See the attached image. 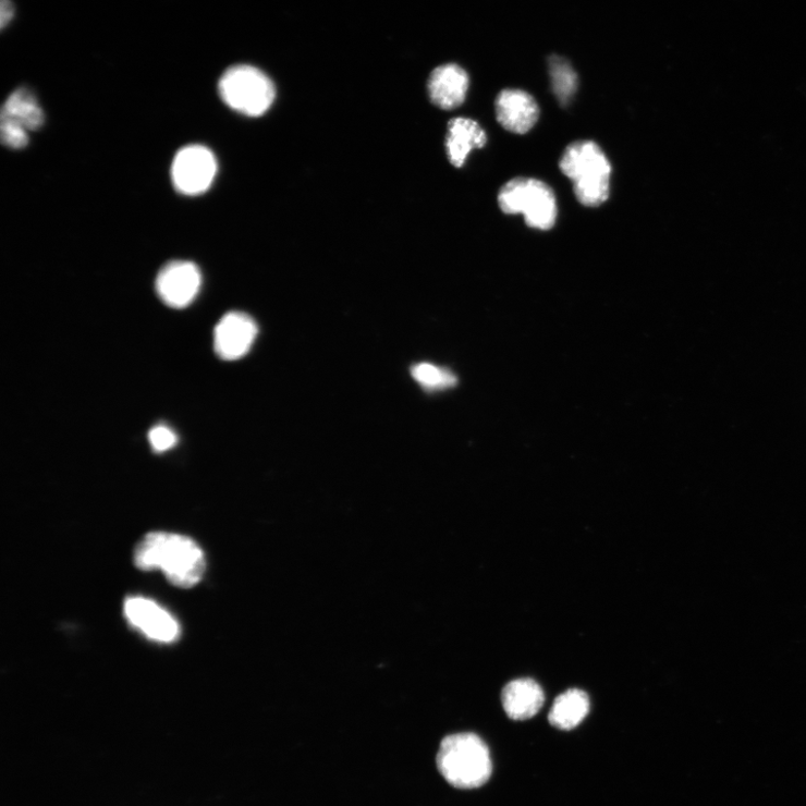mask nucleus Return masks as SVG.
I'll return each mask as SVG.
<instances>
[{"label": "nucleus", "mask_w": 806, "mask_h": 806, "mask_svg": "<svg viewBox=\"0 0 806 806\" xmlns=\"http://www.w3.org/2000/svg\"><path fill=\"white\" fill-rule=\"evenodd\" d=\"M590 709L589 697L579 689L560 695L549 712V722L560 731H572L583 722Z\"/></svg>", "instance_id": "15"}, {"label": "nucleus", "mask_w": 806, "mask_h": 806, "mask_svg": "<svg viewBox=\"0 0 806 806\" xmlns=\"http://www.w3.org/2000/svg\"><path fill=\"white\" fill-rule=\"evenodd\" d=\"M468 85V75L461 66L441 65L435 69L429 77V96L437 107L452 110L464 103Z\"/></svg>", "instance_id": "11"}, {"label": "nucleus", "mask_w": 806, "mask_h": 806, "mask_svg": "<svg viewBox=\"0 0 806 806\" xmlns=\"http://www.w3.org/2000/svg\"><path fill=\"white\" fill-rule=\"evenodd\" d=\"M436 761L441 777L456 789L480 787L490 780L493 771L488 745L471 733L455 734L443 740Z\"/></svg>", "instance_id": "2"}, {"label": "nucleus", "mask_w": 806, "mask_h": 806, "mask_svg": "<svg viewBox=\"0 0 806 806\" xmlns=\"http://www.w3.org/2000/svg\"><path fill=\"white\" fill-rule=\"evenodd\" d=\"M148 440L154 452L164 453L175 445L178 437L169 427L159 425L150 429Z\"/></svg>", "instance_id": "18"}, {"label": "nucleus", "mask_w": 806, "mask_h": 806, "mask_svg": "<svg viewBox=\"0 0 806 806\" xmlns=\"http://www.w3.org/2000/svg\"><path fill=\"white\" fill-rule=\"evenodd\" d=\"M552 90L562 106H567L578 87V76L572 64L562 58L549 60Z\"/></svg>", "instance_id": "16"}, {"label": "nucleus", "mask_w": 806, "mask_h": 806, "mask_svg": "<svg viewBox=\"0 0 806 806\" xmlns=\"http://www.w3.org/2000/svg\"><path fill=\"white\" fill-rule=\"evenodd\" d=\"M15 15V7L12 0H2L0 3V27L3 29L12 22Z\"/></svg>", "instance_id": "19"}, {"label": "nucleus", "mask_w": 806, "mask_h": 806, "mask_svg": "<svg viewBox=\"0 0 806 806\" xmlns=\"http://www.w3.org/2000/svg\"><path fill=\"white\" fill-rule=\"evenodd\" d=\"M486 144L487 134L476 121L468 118L451 120L447 148L450 161L455 168H462L469 152Z\"/></svg>", "instance_id": "14"}, {"label": "nucleus", "mask_w": 806, "mask_h": 806, "mask_svg": "<svg viewBox=\"0 0 806 806\" xmlns=\"http://www.w3.org/2000/svg\"><path fill=\"white\" fill-rule=\"evenodd\" d=\"M217 173V158L206 146H185L174 157L172 181L175 190L183 195L206 193L212 186Z\"/></svg>", "instance_id": "6"}, {"label": "nucleus", "mask_w": 806, "mask_h": 806, "mask_svg": "<svg viewBox=\"0 0 806 806\" xmlns=\"http://www.w3.org/2000/svg\"><path fill=\"white\" fill-rule=\"evenodd\" d=\"M414 379L429 391L447 390L457 383L456 376L448 369L431 365V363H419L412 369Z\"/></svg>", "instance_id": "17"}, {"label": "nucleus", "mask_w": 806, "mask_h": 806, "mask_svg": "<svg viewBox=\"0 0 806 806\" xmlns=\"http://www.w3.org/2000/svg\"><path fill=\"white\" fill-rule=\"evenodd\" d=\"M134 561L143 572L161 571L168 581L188 589L204 578L207 562L204 550L188 537L150 533L137 545Z\"/></svg>", "instance_id": "1"}, {"label": "nucleus", "mask_w": 806, "mask_h": 806, "mask_svg": "<svg viewBox=\"0 0 806 806\" xmlns=\"http://www.w3.org/2000/svg\"><path fill=\"white\" fill-rule=\"evenodd\" d=\"M545 704V694L533 679H517L508 683L502 692V705L512 720L535 717Z\"/></svg>", "instance_id": "12"}, {"label": "nucleus", "mask_w": 806, "mask_h": 806, "mask_svg": "<svg viewBox=\"0 0 806 806\" xmlns=\"http://www.w3.org/2000/svg\"><path fill=\"white\" fill-rule=\"evenodd\" d=\"M559 168L574 183L575 195L583 206L595 208L608 200L612 167L596 143L582 141L570 145Z\"/></svg>", "instance_id": "3"}, {"label": "nucleus", "mask_w": 806, "mask_h": 806, "mask_svg": "<svg viewBox=\"0 0 806 806\" xmlns=\"http://www.w3.org/2000/svg\"><path fill=\"white\" fill-rule=\"evenodd\" d=\"M500 209L506 215H523L530 228L550 230L557 219L553 191L535 179H514L499 193Z\"/></svg>", "instance_id": "5"}, {"label": "nucleus", "mask_w": 806, "mask_h": 806, "mask_svg": "<svg viewBox=\"0 0 806 806\" xmlns=\"http://www.w3.org/2000/svg\"><path fill=\"white\" fill-rule=\"evenodd\" d=\"M496 112L500 125L510 133L523 135L537 124L539 107L526 91L506 89L496 100Z\"/></svg>", "instance_id": "10"}, {"label": "nucleus", "mask_w": 806, "mask_h": 806, "mask_svg": "<svg viewBox=\"0 0 806 806\" xmlns=\"http://www.w3.org/2000/svg\"><path fill=\"white\" fill-rule=\"evenodd\" d=\"M127 621L145 636L161 643L179 638V622L157 602L145 597H130L124 608Z\"/></svg>", "instance_id": "8"}, {"label": "nucleus", "mask_w": 806, "mask_h": 806, "mask_svg": "<svg viewBox=\"0 0 806 806\" xmlns=\"http://www.w3.org/2000/svg\"><path fill=\"white\" fill-rule=\"evenodd\" d=\"M219 94L232 110L249 117H259L271 107L276 89L272 81L259 69L235 65L221 76Z\"/></svg>", "instance_id": "4"}, {"label": "nucleus", "mask_w": 806, "mask_h": 806, "mask_svg": "<svg viewBox=\"0 0 806 806\" xmlns=\"http://www.w3.org/2000/svg\"><path fill=\"white\" fill-rule=\"evenodd\" d=\"M0 124L36 132L45 125L46 114L35 95L27 88L16 89L5 101Z\"/></svg>", "instance_id": "13"}, {"label": "nucleus", "mask_w": 806, "mask_h": 806, "mask_svg": "<svg viewBox=\"0 0 806 806\" xmlns=\"http://www.w3.org/2000/svg\"><path fill=\"white\" fill-rule=\"evenodd\" d=\"M202 285L198 267L191 261L175 260L161 268L156 277L155 289L166 305L181 309L196 298Z\"/></svg>", "instance_id": "7"}, {"label": "nucleus", "mask_w": 806, "mask_h": 806, "mask_svg": "<svg viewBox=\"0 0 806 806\" xmlns=\"http://www.w3.org/2000/svg\"><path fill=\"white\" fill-rule=\"evenodd\" d=\"M258 335L257 322L245 313L225 314L215 330V351L225 361L244 357Z\"/></svg>", "instance_id": "9"}]
</instances>
